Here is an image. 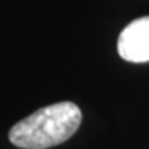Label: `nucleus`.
<instances>
[{"label":"nucleus","instance_id":"nucleus-1","mask_svg":"<svg viewBox=\"0 0 149 149\" xmlns=\"http://www.w3.org/2000/svg\"><path fill=\"white\" fill-rule=\"evenodd\" d=\"M82 113L73 102H58L32 113L9 131L11 143L22 149H49L78 131Z\"/></svg>","mask_w":149,"mask_h":149},{"label":"nucleus","instance_id":"nucleus-2","mask_svg":"<svg viewBox=\"0 0 149 149\" xmlns=\"http://www.w3.org/2000/svg\"><path fill=\"white\" fill-rule=\"evenodd\" d=\"M117 52L130 63L149 61V15L131 22L117 38Z\"/></svg>","mask_w":149,"mask_h":149}]
</instances>
